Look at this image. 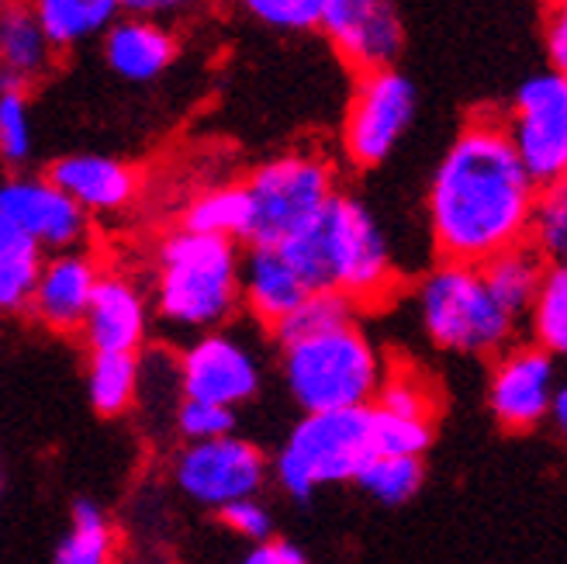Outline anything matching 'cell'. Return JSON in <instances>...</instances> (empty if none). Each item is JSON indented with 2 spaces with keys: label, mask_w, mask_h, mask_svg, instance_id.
I'll return each mask as SVG.
<instances>
[{
  "label": "cell",
  "mask_w": 567,
  "mask_h": 564,
  "mask_svg": "<svg viewBox=\"0 0 567 564\" xmlns=\"http://www.w3.org/2000/svg\"><path fill=\"white\" fill-rule=\"evenodd\" d=\"M526 174L550 187L567 177V80L540 70L529 73L498 111Z\"/></svg>",
  "instance_id": "9c48e42d"
},
{
  "label": "cell",
  "mask_w": 567,
  "mask_h": 564,
  "mask_svg": "<svg viewBox=\"0 0 567 564\" xmlns=\"http://www.w3.org/2000/svg\"><path fill=\"white\" fill-rule=\"evenodd\" d=\"M236 409L184 399L174 412V433L181 437V443H202L236 433Z\"/></svg>",
  "instance_id": "d590c367"
},
{
  "label": "cell",
  "mask_w": 567,
  "mask_h": 564,
  "mask_svg": "<svg viewBox=\"0 0 567 564\" xmlns=\"http://www.w3.org/2000/svg\"><path fill=\"white\" fill-rule=\"evenodd\" d=\"M42 264L45 249L14 225L0 222V312H28Z\"/></svg>",
  "instance_id": "484cf974"
},
{
  "label": "cell",
  "mask_w": 567,
  "mask_h": 564,
  "mask_svg": "<svg viewBox=\"0 0 567 564\" xmlns=\"http://www.w3.org/2000/svg\"><path fill=\"white\" fill-rule=\"evenodd\" d=\"M101 260L91 249H60V253H45V264L39 270L32 301H28V312L39 326L60 336H76L83 319H87L91 298L101 285Z\"/></svg>",
  "instance_id": "9a60e30c"
},
{
  "label": "cell",
  "mask_w": 567,
  "mask_h": 564,
  "mask_svg": "<svg viewBox=\"0 0 567 564\" xmlns=\"http://www.w3.org/2000/svg\"><path fill=\"white\" fill-rule=\"evenodd\" d=\"M118 533L97 499H76L70 510V530L55 544L52 564H115Z\"/></svg>",
  "instance_id": "603a6c76"
},
{
  "label": "cell",
  "mask_w": 567,
  "mask_h": 564,
  "mask_svg": "<svg viewBox=\"0 0 567 564\" xmlns=\"http://www.w3.org/2000/svg\"><path fill=\"white\" fill-rule=\"evenodd\" d=\"M212 0H122L125 14H138V18H156V21H181V18H194L197 11H205Z\"/></svg>",
  "instance_id": "74e56055"
},
{
  "label": "cell",
  "mask_w": 567,
  "mask_h": 564,
  "mask_svg": "<svg viewBox=\"0 0 567 564\" xmlns=\"http://www.w3.org/2000/svg\"><path fill=\"white\" fill-rule=\"evenodd\" d=\"M357 312L360 308L339 291H311L295 312L274 329V340L277 347H284V343L305 340V336H319L347 322H357Z\"/></svg>",
  "instance_id": "f546056e"
},
{
  "label": "cell",
  "mask_w": 567,
  "mask_h": 564,
  "mask_svg": "<svg viewBox=\"0 0 567 564\" xmlns=\"http://www.w3.org/2000/svg\"><path fill=\"white\" fill-rule=\"evenodd\" d=\"M388 363L360 322L280 347V378L301 412L371 409Z\"/></svg>",
  "instance_id": "5b68a950"
},
{
  "label": "cell",
  "mask_w": 567,
  "mask_h": 564,
  "mask_svg": "<svg viewBox=\"0 0 567 564\" xmlns=\"http://www.w3.org/2000/svg\"><path fill=\"white\" fill-rule=\"evenodd\" d=\"M252 208L246 246H280L305 233L339 194L336 166L319 150H288L252 166L243 181Z\"/></svg>",
  "instance_id": "52a82bcc"
},
{
  "label": "cell",
  "mask_w": 567,
  "mask_h": 564,
  "mask_svg": "<svg viewBox=\"0 0 567 564\" xmlns=\"http://www.w3.org/2000/svg\"><path fill=\"white\" fill-rule=\"evenodd\" d=\"M153 301L128 274L104 270L91 298L80 340L91 353H138L150 340Z\"/></svg>",
  "instance_id": "2e32d148"
},
{
  "label": "cell",
  "mask_w": 567,
  "mask_h": 564,
  "mask_svg": "<svg viewBox=\"0 0 567 564\" xmlns=\"http://www.w3.org/2000/svg\"><path fill=\"white\" fill-rule=\"evenodd\" d=\"M184 402V388H181V363L177 353L169 350H138V394H135V409H159L163 419L174 427V412Z\"/></svg>",
  "instance_id": "f1b7e54d"
},
{
  "label": "cell",
  "mask_w": 567,
  "mask_h": 564,
  "mask_svg": "<svg viewBox=\"0 0 567 564\" xmlns=\"http://www.w3.org/2000/svg\"><path fill=\"white\" fill-rule=\"evenodd\" d=\"M415 83L399 66L357 73L343 129H339V146H343L347 163L357 171H378L402 146L415 122Z\"/></svg>",
  "instance_id": "ba28073f"
},
{
  "label": "cell",
  "mask_w": 567,
  "mask_h": 564,
  "mask_svg": "<svg viewBox=\"0 0 567 564\" xmlns=\"http://www.w3.org/2000/svg\"><path fill=\"white\" fill-rule=\"evenodd\" d=\"M557 360L536 343H513L495 357L488 378V409L508 433H529L547 422L557 391Z\"/></svg>",
  "instance_id": "4fadbf2b"
},
{
  "label": "cell",
  "mask_w": 567,
  "mask_h": 564,
  "mask_svg": "<svg viewBox=\"0 0 567 564\" xmlns=\"http://www.w3.org/2000/svg\"><path fill=\"white\" fill-rule=\"evenodd\" d=\"M529 343L547 350L554 360H567V264H547L540 291L526 312Z\"/></svg>",
  "instance_id": "4316f807"
},
{
  "label": "cell",
  "mask_w": 567,
  "mask_h": 564,
  "mask_svg": "<svg viewBox=\"0 0 567 564\" xmlns=\"http://www.w3.org/2000/svg\"><path fill=\"white\" fill-rule=\"evenodd\" d=\"M233 11L246 21L270 28L280 35H308L319 32L326 0H229Z\"/></svg>",
  "instance_id": "4dcf8cb0"
},
{
  "label": "cell",
  "mask_w": 567,
  "mask_h": 564,
  "mask_svg": "<svg viewBox=\"0 0 567 564\" xmlns=\"http://www.w3.org/2000/svg\"><path fill=\"white\" fill-rule=\"evenodd\" d=\"M35 153V125L24 91H0V163L21 171Z\"/></svg>",
  "instance_id": "e575fe53"
},
{
  "label": "cell",
  "mask_w": 567,
  "mask_h": 564,
  "mask_svg": "<svg viewBox=\"0 0 567 564\" xmlns=\"http://www.w3.org/2000/svg\"><path fill=\"white\" fill-rule=\"evenodd\" d=\"M540 191L508 143L498 111H474L446 143L425 187L436 257L481 267L526 246Z\"/></svg>",
  "instance_id": "6da1fadb"
},
{
  "label": "cell",
  "mask_w": 567,
  "mask_h": 564,
  "mask_svg": "<svg viewBox=\"0 0 567 564\" xmlns=\"http://www.w3.org/2000/svg\"><path fill=\"white\" fill-rule=\"evenodd\" d=\"M529 246L540 253L544 264H567V177L540 191Z\"/></svg>",
  "instance_id": "d6a6232c"
},
{
  "label": "cell",
  "mask_w": 567,
  "mask_h": 564,
  "mask_svg": "<svg viewBox=\"0 0 567 564\" xmlns=\"http://www.w3.org/2000/svg\"><path fill=\"white\" fill-rule=\"evenodd\" d=\"M243 249L233 239L174 229L153 253V316L181 336L229 326L243 305Z\"/></svg>",
  "instance_id": "3957f363"
},
{
  "label": "cell",
  "mask_w": 567,
  "mask_h": 564,
  "mask_svg": "<svg viewBox=\"0 0 567 564\" xmlns=\"http://www.w3.org/2000/svg\"><path fill=\"white\" fill-rule=\"evenodd\" d=\"M280 249L311 291H339L357 308H374L399 291V264L384 225L357 194L339 191L319 222Z\"/></svg>",
  "instance_id": "7a4b0ae2"
},
{
  "label": "cell",
  "mask_w": 567,
  "mask_h": 564,
  "mask_svg": "<svg viewBox=\"0 0 567 564\" xmlns=\"http://www.w3.org/2000/svg\"><path fill=\"white\" fill-rule=\"evenodd\" d=\"M83 388L97 416L115 419L132 412L138 394V353H87Z\"/></svg>",
  "instance_id": "d4e9b609"
},
{
  "label": "cell",
  "mask_w": 567,
  "mask_h": 564,
  "mask_svg": "<svg viewBox=\"0 0 567 564\" xmlns=\"http://www.w3.org/2000/svg\"><path fill=\"white\" fill-rule=\"evenodd\" d=\"M319 32L353 73L399 66L405 49L399 0H326Z\"/></svg>",
  "instance_id": "7c38bea8"
},
{
  "label": "cell",
  "mask_w": 567,
  "mask_h": 564,
  "mask_svg": "<svg viewBox=\"0 0 567 564\" xmlns=\"http://www.w3.org/2000/svg\"><path fill=\"white\" fill-rule=\"evenodd\" d=\"M544 52H547V70L567 80V4L547 11V21H544Z\"/></svg>",
  "instance_id": "f35d334b"
},
{
  "label": "cell",
  "mask_w": 567,
  "mask_h": 564,
  "mask_svg": "<svg viewBox=\"0 0 567 564\" xmlns=\"http://www.w3.org/2000/svg\"><path fill=\"white\" fill-rule=\"evenodd\" d=\"M181 363V388L184 399L212 402L225 409H243L260 394L264 368L260 357L239 332L233 329H208L190 336L177 353Z\"/></svg>",
  "instance_id": "8fae6325"
},
{
  "label": "cell",
  "mask_w": 567,
  "mask_h": 564,
  "mask_svg": "<svg viewBox=\"0 0 567 564\" xmlns=\"http://www.w3.org/2000/svg\"><path fill=\"white\" fill-rule=\"evenodd\" d=\"M239 564H308V557L291 541H277L274 537V541H264V544H252L239 557Z\"/></svg>",
  "instance_id": "ab89813d"
},
{
  "label": "cell",
  "mask_w": 567,
  "mask_h": 564,
  "mask_svg": "<svg viewBox=\"0 0 567 564\" xmlns=\"http://www.w3.org/2000/svg\"><path fill=\"white\" fill-rule=\"evenodd\" d=\"M55 63V49L24 0L0 8V91H24Z\"/></svg>",
  "instance_id": "ffe728a7"
},
{
  "label": "cell",
  "mask_w": 567,
  "mask_h": 564,
  "mask_svg": "<svg viewBox=\"0 0 567 564\" xmlns=\"http://www.w3.org/2000/svg\"><path fill=\"white\" fill-rule=\"evenodd\" d=\"M66 197L87 215H118L135 205L138 197V171L132 163L104 153H70L60 156L45 174Z\"/></svg>",
  "instance_id": "e0dca14e"
},
{
  "label": "cell",
  "mask_w": 567,
  "mask_h": 564,
  "mask_svg": "<svg viewBox=\"0 0 567 564\" xmlns=\"http://www.w3.org/2000/svg\"><path fill=\"white\" fill-rule=\"evenodd\" d=\"M422 458H391V454H374L357 474V489L381 505H405L419 495L422 489Z\"/></svg>",
  "instance_id": "83f0119b"
},
{
  "label": "cell",
  "mask_w": 567,
  "mask_h": 564,
  "mask_svg": "<svg viewBox=\"0 0 567 564\" xmlns=\"http://www.w3.org/2000/svg\"><path fill=\"white\" fill-rule=\"evenodd\" d=\"M412 305L425 340L453 357H498L519 336V319L495 301L474 264L436 260L415 280Z\"/></svg>",
  "instance_id": "277c9868"
},
{
  "label": "cell",
  "mask_w": 567,
  "mask_h": 564,
  "mask_svg": "<svg viewBox=\"0 0 567 564\" xmlns=\"http://www.w3.org/2000/svg\"><path fill=\"white\" fill-rule=\"evenodd\" d=\"M433 443V422L430 419H409L391 416L371 406V447L374 454L391 458H422Z\"/></svg>",
  "instance_id": "836d02e7"
},
{
  "label": "cell",
  "mask_w": 567,
  "mask_h": 564,
  "mask_svg": "<svg viewBox=\"0 0 567 564\" xmlns=\"http://www.w3.org/2000/svg\"><path fill=\"white\" fill-rule=\"evenodd\" d=\"M55 52L101 39L125 11L122 0H24Z\"/></svg>",
  "instance_id": "44dd1931"
},
{
  "label": "cell",
  "mask_w": 567,
  "mask_h": 564,
  "mask_svg": "<svg viewBox=\"0 0 567 564\" xmlns=\"http://www.w3.org/2000/svg\"><path fill=\"white\" fill-rule=\"evenodd\" d=\"M540 4H544V8L550 11V8H560V4H567V0H540Z\"/></svg>",
  "instance_id": "b9f144b4"
},
{
  "label": "cell",
  "mask_w": 567,
  "mask_h": 564,
  "mask_svg": "<svg viewBox=\"0 0 567 564\" xmlns=\"http://www.w3.org/2000/svg\"><path fill=\"white\" fill-rule=\"evenodd\" d=\"M371 458V409L301 412L270 458V478L288 499L308 502L322 489L357 482Z\"/></svg>",
  "instance_id": "8992f818"
},
{
  "label": "cell",
  "mask_w": 567,
  "mask_h": 564,
  "mask_svg": "<svg viewBox=\"0 0 567 564\" xmlns=\"http://www.w3.org/2000/svg\"><path fill=\"white\" fill-rule=\"evenodd\" d=\"M0 492H4V474H0Z\"/></svg>",
  "instance_id": "7bdbcfd3"
},
{
  "label": "cell",
  "mask_w": 567,
  "mask_h": 564,
  "mask_svg": "<svg viewBox=\"0 0 567 564\" xmlns=\"http://www.w3.org/2000/svg\"><path fill=\"white\" fill-rule=\"evenodd\" d=\"M107 70L128 83H153L177 63V35L166 21L122 14L101 35Z\"/></svg>",
  "instance_id": "ac0fdd59"
},
{
  "label": "cell",
  "mask_w": 567,
  "mask_h": 564,
  "mask_svg": "<svg viewBox=\"0 0 567 564\" xmlns=\"http://www.w3.org/2000/svg\"><path fill=\"white\" fill-rule=\"evenodd\" d=\"M169 478L184 499L218 513L267 489L270 458L252 440L229 433L218 440L184 443L169 461Z\"/></svg>",
  "instance_id": "30bf717a"
},
{
  "label": "cell",
  "mask_w": 567,
  "mask_h": 564,
  "mask_svg": "<svg viewBox=\"0 0 567 564\" xmlns=\"http://www.w3.org/2000/svg\"><path fill=\"white\" fill-rule=\"evenodd\" d=\"M374 409L409 419H430L436 412V391L422 371L412 368H388L384 381L374 394Z\"/></svg>",
  "instance_id": "1f68e13d"
},
{
  "label": "cell",
  "mask_w": 567,
  "mask_h": 564,
  "mask_svg": "<svg viewBox=\"0 0 567 564\" xmlns=\"http://www.w3.org/2000/svg\"><path fill=\"white\" fill-rule=\"evenodd\" d=\"M218 520H221L225 530L236 533V537L246 541L249 547L274 541V513H270V505L260 495L225 505V510H218Z\"/></svg>",
  "instance_id": "8d00e7d4"
},
{
  "label": "cell",
  "mask_w": 567,
  "mask_h": 564,
  "mask_svg": "<svg viewBox=\"0 0 567 564\" xmlns=\"http://www.w3.org/2000/svg\"><path fill=\"white\" fill-rule=\"evenodd\" d=\"M0 222L32 236L45 253L76 249L91 236V215L49 177L14 174L0 181Z\"/></svg>",
  "instance_id": "5bb4252c"
},
{
  "label": "cell",
  "mask_w": 567,
  "mask_h": 564,
  "mask_svg": "<svg viewBox=\"0 0 567 564\" xmlns=\"http://www.w3.org/2000/svg\"><path fill=\"white\" fill-rule=\"evenodd\" d=\"M181 225L190 233H205V236H221L233 243L249 239V225H252V208H249V194L243 184H215L202 194H194Z\"/></svg>",
  "instance_id": "cb8c5ba5"
},
{
  "label": "cell",
  "mask_w": 567,
  "mask_h": 564,
  "mask_svg": "<svg viewBox=\"0 0 567 564\" xmlns=\"http://www.w3.org/2000/svg\"><path fill=\"white\" fill-rule=\"evenodd\" d=\"M544 270H547L544 257L529 243L516 246V249H505V253H498V257L481 264L488 291L495 295V301L505 308V312L516 316L519 322L526 319L536 291H540Z\"/></svg>",
  "instance_id": "7402d4cb"
},
{
  "label": "cell",
  "mask_w": 567,
  "mask_h": 564,
  "mask_svg": "<svg viewBox=\"0 0 567 564\" xmlns=\"http://www.w3.org/2000/svg\"><path fill=\"white\" fill-rule=\"evenodd\" d=\"M239 285H243V308L270 332L311 295L305 277L284 257L280 246L243 249Z\"/></svg>",
  "instance_id": "d6986e66"
},
{
  "label": "cell",
  "mask_w": 567,
  "mask_h": 564,
  "mask_svg": "<svg viewBox=\"0 0 567 564\" xmlns=\"http://www.w3.org/2000/svg\"><path fill=\"white\" fill-rule=\"evenodd\" d=\"M547 422L554 427V433L560 440H567V381L557 384L554 399H550V412H547Z\"/></svg>",
  "instance_id": "60d3db41"
}]
</instances>
